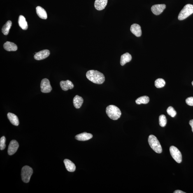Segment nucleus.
Here are the masks:
<instances>
[{"label": "nucleus", "instance_id": "8", "mask_svg": "<svg viewBox=\"0 0 193 193\" xmlns=\"http://www.w3.org/2000/svg\"><path fill=\"white\" fill-rule=\"evenodd\" d=\"M19 147V144L16 140H12L8 146V152L9 155H12L15 154L17 152Z\"/></svg>", "mask_w": 193, "mask_h": 193}, {"label": "nucleus", "instance_id": "25", "mask_svg": "<svg viewBox=\"0 0 193 193\" xmlns=\"http://www.w3.org/2000/svg\"><path fill=\"white\" fill-rule=\"evenodd\" d=\"M167 120L166 117L164 115H161L159 117V124L161 127H164L166 126Z\"/></svg>", "mask_w": 193, "mask_h": 193}, {"label": "nucleus", "instance_id": "23", "mask_svg": "<svg viewBox=\"0 0 193 193\" xmlns=\"http://www.w3.org/2000/svg\"><path fill=\"white\" fill-rule=\"evenodd\" d=\"M149 101H150V99H149L148 96H143L136 99V103L137 105L146 104L149 102Z\"/></svg>", "mask_w": 193, "mask_h": 193}, {"label": "nucleus", "instance_id": "12", "mask_svg": "<svg viewBox=\"0 0 193 193\" xmlns=\"http://www.w3.org/2000/svg\"><path fill=\"white\" fill-rule=\"evenodd\" d=\"M92 137V134L85 132L77 135L75 136V138L78 141H86L91 139Z\"/></svg>", "mask_w": 193, "mask_h": 193}, {"label": "nucleus", "instance_id": "29", "mask_svg": "<svg viewBox=\"0 0 193 193\" xmlns=\"http://www.w3.org/2000/svg\"><path fill=\"white\" fill-rule=\"evenodd\" d=\"M189 124L192 128V131L193 132V120H192L189 121Z\"/></svg>", "mask_w": 193, "mask_h": 193}, {"label": "nucleus", "instance_id": "7", "mask_svg": "<svg viewBox=\"0 0 193 193\" xmlns=\"http://www.w3.org/2000/svg\"><path fill=\"white\" fill-rule=\"evenodd\" d=\"M41 88V92L43 93H50L52 89L50 81L47 78L43 79L42 80Z\"/></svg>", "mask_w": 193, "mask_h": 193}, {"label": "nucleus", "instance_id": "6", "mask_svg": "<svg viewBox=\"0 0 193 193\" xmlns=\"http://www.w3.org/2000/svg\"><path fill=\"white\" fill-rule=\"evenodd\" d=\"M170 154L174 160L178 163H181L182 161V156L181 152L178 149L174 146L170 147Z\"/></svg>", "mask_w": 193, "mask_h": 193}, {"label": "nucleus", "instance_id": "27", "mask_svg": "<svg viewBox=\"0 0 193 193\" xmlns=\"http://www.w3.org/2000/svg\"><path fill=\"white\" fill-rule=\"evenodd\" d=\"M6 138L4 136H3L0 139V149L3 150L6 148Z\"/></svg>", "mask_w": 193, "mask_h": 193}, {"label": "nucleus", "instance_id": "26", "mask_svg": "<svg viewBox=\"0 0 193 193\" xmlns=\"http://www.w3.org/2000/svg\"><path fill=\"white\" fill-rule=\"evenodd\" d=\"M167 112L168 115L171 116L172 117H174L177 114L176 112L175 111L173 107L171 106L168 107L167 110Z\"/></svg>", "mask_w": 193, "mask_h": 193}, {"label": "nucleus", "instance_id": "13", "mask_svg": "<svg viewBox=\"0 0 193 193\" xmlns=\"http://www.w3.org/2000/svg\"><path fill=\"white\" fill-rule=\"evenodd\" d=\"M60 85L62 90L64 91H67L69 89H73L74 87L72 82L69 80L61 81Z\"/></svg>", "mask_w": 193, "mask_h": 193}, {"label": "nucleus", "instance_id": "1", "mask_svg": "<svg viewBox=\"0 0 193 193\" xmlns=\"http://www.w3.org/2000/svg\"><path fill=\"white\" fill-rule=\"evenodd\" d=\"M86 76L89 80L94 83L101 85L104 83L105 76L102 73L96 70H91L88 71Z\"/></svg>", "mask_w": 193, "mask_h": 193}, {"label": "nucleus", "instance_id": "20", "mask_svg": "<svg viewBox=\"0 0 193 193\" xmlns=\"http://www.w3.org/2000/svg\"><path fill=\"white\" fill-rule=\"evenodd\" d=\"M36 10L37 13L40 18L44 19H47V12L43 8L40 6H38L37 7Z\"/></svg>", "mask_w": 193, "mask_h": 193}, {"label": "nucleus", "instance_id": "22", "mask_svg": "<svg viewBox=\"0 0 193 193\" xmlns=\"http://www.w3.org/2000/svg\"><path fill=\"white\" fill-rule=\"evenodd\" d=\"M12 25V22L11 21L8 20L6 23L3 26L1 29L3 34L6 36L8 34Z\"/></svg>", "mask_w": 193, "mask_h": 193}, {"label": "nucleus", "instance_id": "16", "mask_svg": "<svg viewBox=\"0 0 193 193\" xmlns=\"http://www.w3.org/2000/svg\"><path fill=\"white\" fill-rule=\"evenodd\" d=\"M64 162L66 169L67 171L70 172H73L76 169L75 165L71 161L68 159H65Z\"/></svg>", "mask_w": 193, "mask_h": 193}, {"label": "nucleus", "instance_id": "28", "mask_svg": "<svg viewBox=\"0 0 193 193\" xmlns=\"http://www.w3.org/2000/svg\"><path fill=\"white\" fill-rule=\"evenodd\" d=\"M186 102L189 106H193V97L191 96L187 98L186 99Z\"/></svg>", "mask_w": 193, "mask_h": 193}, {"label": "nucleus", "instance_id": "19", "mask_svg": "<svg viewBox=\"0 0 193 193\" xmlns=\"http://www.w3.org/2000/svg\"><path fill=\"white\" fill-rule=\"evenodd\" d=\"M7 117L9 120L13 125L18 126L19 124V119L17 116L13 113H8Z\"/></svg>", "mask_w": 193, "mask_h": 193}, {"label": "nucleus", "instance_id": "21", "mask_svg": "<svg viewBox=\"0 0 193 193\" xmlns=\"http://www.w3.org/2000/svg\"><path fill=\"white\" fill-rule=\"evenodd\" d=\"M19 25L21 29L24 30L28 29L27 22L26 21L25 18L23 15L19 16L18 19Z\"/></svg>", "mask_w": 193, "mask_h": 193}, {"label": "nucleus", "instance_id": "24", "mask_svg": "<svg viewBox=\"0 0 193 193\" xmlns=\"http://www.w3.org/2000/svg\"><path fill=\"white\" fill-rule=\"evenodd\" d=\"M166 84L165 80L162 78L157 79L154 82V85L157 88H161L164 86Z\"/></svg>", "mask_w": 193, "mask_h": 193}, {"label": "nucleus", "instance_id": "31", "mask_svg": "<svg viewBox=\"0 0 193 193\" xmlns=\"http://www.w3.org/2000/svg\"><path fill=\"white\" fill-rule=\"evenodd\" d=\"M192 86H193V81L192 82Z\"/></svg>", "mask_w": 193, "mask_h": 193}, {"label": "nucleus", "instance_id": "5", "mask_svg": "<svg viewBox=\"0 0 193 193\" xmlns=\"http://www.w3.org/2000/svg\"><path fill=\"white\" fill-rule=\"evenodd\" d=\"M33 173L32 168L28 166H25L22 168L21 177L23 181L25 183H29Z\"/></svg>", "mask_w": 193, "mask_h": 193}, {"label": "nucleus", "instance_id": "14", "mask_svg": "<svg viewBox=\"0 0 193 193\" xmlns=\"http://www.w3.org/2000/svg\"><path fill=\"white\" fill-rule=\"evenodd\" d=\"M130 30L135 36L140 37L142 35L141 27L137 24H133L131 26Z\"/></svg>", "mask_w": 193, "mask_h": 193}, {"label": "nucleus", "instance_id": "10", "mask_svg": "<svg viewBox=\"0 0 193 193\" xmlns=\"http://www.w3.org/2000/svg\"><path fill=\"white\" fill-rule=\"evenodd\" d=\"M166 8V6L164 4H159L154 5L151 8L152 13L155 15H159L163 12Z\"/></svg>", "mask_w": 193, "mask_h": 193}, {"label": "nucleus", "instance_id": "17", "mask_svg": "<svg viewBox=\"0 0 193 193\" xmlns=\"http://www.w3.org/2000/svg\"><path fill=\"white\" fill-rule=\"evenodd\" d=\"M132 56L130 54L126 53L121 56L120 60V64L122 66L125 65L126 63L130 62L132 60Z\"/></svg>", "mask_w": 193, "mask_h": 193}, {"label": "nucleus", "instance_id": "9", "mask_svg": "<svg viewBox=\"0 0 193 193\" xmlns=\"http://www.w3.org/2000/svg\"><path fill=\"white\" fill-rule=\"evenodd\" d=\"M50 54V51L45 50L40 51L35 54L34 58L36 60H41L48 57Z\"/></svg>", "mask_w": 193, "mask_h": 193}, {"label": "nucleus", "instance_id": "18", "mask_svg": "<svg viewBox=\"0 0 193 193\" xmlns=\"http://www.w3.org/2000/svg\"><path fill=\"white\" fill-rule=\"evenodd\" d=\"M83 99L81 96L78 95L75 96L73 99L74 106L77 109L80 108L83 104Z\"/></svg>", "mask_w": 193, "mask_h": 193}, {"label": "nucleus", "instance_id": "15", "mask_svg": "<svg viewBox=\"0 0 193 193\" xmlns=\"http://www.w3.org/2000/svg\"><path fill=\"white\" fill-rule=\"evenodd\" d=\"M3 47L8 51H15L18 49L17 45L15 43L9 41L4 43Z\"/></svg>", "mask_w": 193, "mask_h": 193}, {"label": "nucleus", "instance_id": "2", "mask_svg": "<svg viewBox=\"0 0 193 193\" xmlns=\"http://www.w3.org/2000/svg\"><path fill=\"white\" fill-rule=\"evenodd\" d=\"M106 113L109 117L113 120H118L121 115L120 109L113 105H110L107 107Z\"/></svg>", "mask_w": 193, "mask_h": 193}, {"label": "nucleus", "instance_id": "3", "mask_svg": "<svg viewBox=\"0 0 193 193\" xmlns=\"http://www.w3.org/2000/svg\"><path fill=\"white\" fill-rule=\"evenodd\" d=\"M148 142L151 148L158 154L162 152V148L157 138L153 135H150L148 138Z\"/></svg>", "mask_w": 193, "mask_h": 193}, {"label": "nucleus", "instance_id": "4", "mask_svg": "<svg viewBox=\"0 0 193 193\" xmlns=\"http://www.w3.org/2000/svg\"><path fill=\"white\" fill-rule=\"evenodd\" d=\"M193 13V5L187 4L184 7L178 16L179 20H184Z\"/></svg>", "mask_w": 193, "mask_h": 193}, {"label": "nucleus", "instance_id": "11", "mask_svg": "<svg viewBox=\"0 0 193 193\" xmlns=\"http://www.w3.org/2000/svg\"><path fill=\"white\" fill-rule=\"evenodd\" d=\"M108 3V0H96L94 3V7L98 10H104Z\"/></svg>", "mask_w": 193, "mask_h": 193}, {"label": "nucleus", "instance_id": "30", "mask_svg": "<svg viewBox=\"0 0 193 193\" xmlns=\"http://www.w3.org/2000/svg\"><path fill=\"white\" fill-rule=\"evenodd\" d=\"M173 193H185V192H183V191L179 190H177L175 191H174V192H173Z\"/></svg>", "mask_w": 193, "mask_h": 193}]
</instances>
